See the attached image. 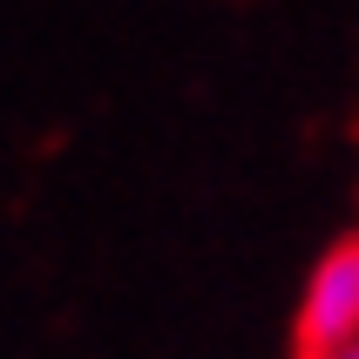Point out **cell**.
Wrapping results in <instances>:
<instances>
[{"mask_svg": "<svg viewBox=\"0 0 359 359\" xmlns=\"http://www.w3.org/2000/svg\"><path fill=\"white\" fill-rule=\"evenodd\" d=\"M359 332V238H339L299 292V353L325 359Z\"/></svg>", "mask_w": 359, "mask_h": 359, "instance_id": "cell-1", "label": "cell"}, {"mask_svg": "<svg viewBox=\"0 0 359 359\" xmlns=\"http://www.w3.org/2000/svg\"><path fill=\"white\" fill-rule=\"evenodd\" d=\"M325 359H359V332H353V339H346V346H332V353H325Z\"/></svg>", "mask_w": 359, "mask_h": 359, "instance_id": "cell-2", "label": "cell"}]
</instances>
